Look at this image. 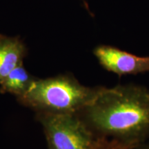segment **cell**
<instances>
[{
    "label": "cell",
    "mask_w": 149,
    "mask_h": 149,
    "mask_svg": "<svg viewBox=\"0 0 149 149\" xmlns=\"http://www.w3.org/2000/svg\"><path fill=\"white\" fill-rule=\"evenodd\" d=\"M33 80L22 64L3 79L0 84V90L3 93H11L20 97L26 93Z\"/></svg>",
    "instance_id": "8992f818"
},
{
    "label": "cell",
    "mask_w": 149,
    "mask_h": 149,
    "mask_svg": "<svg viewBox=\"0 0 149 149\" xmlns=\"http://www.w3.org/2000/svg\"><path fill=\"white\" fill-rule=\"evenodd\" d=\"M91 149H128L120 141L113 139L100 137L97 139Z\"/></svg>",
    "instance_id": "52a82bcc"
},
{
    "label": "cell",
    "mask_w": 149,
    "mask_h": 149,
    "mask_svg": "<svg viewBox=\"0 0 149 149\" xmlns=\"http://www.w3.org/2000/svg\"><path fill=\"white\" fill-rule=\"evenodd\" d=\"M135 149H149V141L148 140H147L144 142L141 143V144H139L137 148H135Z\"/></svg>",
    "instance_id": "ba28073f"
},
{
    "label": "cell",
    "mask_w": 149,
    "mask_h": 149,
    "mask_svg": "<svg viewBox=\"0 0 149 149\" xmlns=\"http://www.w3.org/2000/svg\"><path fill=\"white\" fill-rule=\"evenodd\" d=\"M51 149H55V148H51Z\"/></svg>",
    "instance_id": "30bf717a"
},
{
    "label": "cell",
    "mask_w": 149,
    "mask_h": 149,
    "mask_svg": "<svg viewBox=\"0 0 149 149\" xmlns=\"http://www.w3.org/2000/svg\"><path fill=\"white\" fill-rule=\"evenodd\" d=\"M103 86H85L75 78L59 75L33 79L21 101L33 108L50 113L78 114L95 100Z\"/></svg>",
    "instance_id": "7a4b0ae2"
},
{
    "label": "cell",
    "mask_w": 149,
    "mask_h": 149,
    "mask_svg": "<svg viewBox=\"0 0 149 149\" xmlns=\"http://www.w3.org/2000/svg\"><path fill=\"white\" fill-rule=\"evenodd\" d=\"M99 64L119 77L149 72V56L140 57L110 45H99L93 49Z\"/></svg>",
    "instance_id": "277c9868"
},
{
    "label": "cell",
    "mask_w": 149,
    "mask_h": 149,
    "mask_svg": "<svg viewBox=\"0 0 149 149\" xmlns=\"http://www.w3.org/2000/svg\"><path fill=\"white\" fill-rule=\"evenodd\" d=\"M80 1H81V2L83 3V6H84V8H86V10L88 11V12L89 13V14H90L91 15L93 16V15L92 14V13L91 12L90 8H89V6H88V3L86 2V0H80Z\"/></svg>",
    "instance_id": "9c48e42d"
},
{
    "label": "cell",
    "mask_w": 149,
    "mask_h": 149,
    "mask_svg": "<svg viewBox=\"0 0 149 149\" xmlns=\"http://www.w3.org/2000/svg\"><path fill=\"white\" fill-rule=\"evenodd\" d=\"M26 53V46L19 37L0 35V84L15 68L22 64Z\"/></svg>",
    "instance_id": "5b68a950"
},
{
    "label": "cell",
    "mask_w": 149,
    "mask_h": 149,
    "mask_svg": "<svg viewBox=\"0 0 149 149\" xmlns=\"http://www.w3.org/2000/svg\"><path fill=\"white\" fill-rule=\"evenodd\" d=\"M42 122L55 149H91L97 137L78 114L46 112Z\"/></svg>",
    "instance_id": "3957f363"
},
{
    "label": "cell",
    "mask_w": 149,
    "mask_h": 149,
    "mask_svg": "<svg viewBox=\"0 0 149 149\" xmlns=\"http://www.w3.org/2000/svg\"><path fill=\"white\" fill-rule=\"evenodd\" d=\"M79 113L97 137L140 144L149 140V90L143 86H103Z\"/></svg>",
    "instance_id": "6da1fadb"
}]
</instances>
